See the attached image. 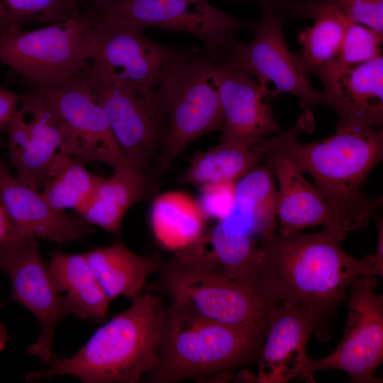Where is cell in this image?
I'll use <instances>...</instances> for the list:
<instances>
[{"instance_id": "1", "label": "cell", "mask_w": 383, "mask_h": 383, "mask_svg": "<svg viewBox=\"0 0 383 383\" xmlns=\"http://www.w3.org/2000/svg\"><path fill=\"white\" fill-rule=\"evenodd\" d=\"M312 124V114L306 109L288 130L263 139L261 144L265 157H284L312 177L331 211L330 223L323 231L340 243L349 233L368 223L372 206L362 187L383 158V131L335 128L327 138L299 142V134L311 128Z\"/></svg>"}, {"instance_id": "2", "label": "cell", "mask_w": 383, "mask_h": 383, "mask_svg": "<svg viewBox=\"0 0 383 383\" xmlns=\"http://www.w3.org/2000/svg\"><path fill=\"white\" fill-rule=\"evenodd\" d=\"M324 231L275 235L264 245L260 282L277 302L296 303L316 321L314 334L326 340L329 320L358 277L378 274L374 257L357 259Z\"/></svg>"}, {"instance_id": "3", "label": "cell", "mask_w": 383, "mask_h": 383, "mask_svg": "<svg viewBox=\"0 0 383 383\" xmlns=\"http://www.w3.org/2000/svg\"><path fill=\"white\" fill-rule=\"evenodd\" d=\"M131 306L99 328L70 357L29 372L27 382L72 375L84 383H134L155 367L164 310L161 296L132 298Z\"/></svg>"}, {"instance_id": "4", "label": "cell", "mask_w": 383, "mask_h": 383, "mask_svg": "<svg viewBox=\"0 0 383 383\" xmlns=\"http://www.w3.org/2000/svg\"><path fill=\"white\" fill-rule=\"evenodd\" d=\"M267 331L218 322L172 300L164 310L157 361L150 379L174 383L208 378L259 361Z\"/></svg>"}, {"instance_id": "5", "label": "cell", "mask_w": 383, "mask_h": 383, "mask_svg": "<svg viewBox=\"0 0 383 383\" xmlns=\"http://www.w3.org/2000/svg\"><path fill=\"white\" fill-rule=\"evenodd\" d=\"M220 63L204 51L170 48L158 90L167 115V131L154 167L162 176L195 140L221 131Z\"/></svg>"}, {"instance_id": "6", "label": "cell", "mask_w": 383, "mask_h": 383, "mask_svg": "<svg viewBox=\"0 0 383 383\" xmlns=\"http://www.w3.org/2000/svg\"><path fill=\"white\" fill-rule=\"evenodd\" d=\"M155 289L223 323L268 327L277 304L259 283L237 279L206 259L194 243L162 263Z\"/></svg>"}, {"instance_id": "7", "label": "cell", "mask_w": 383, "mask_h": 383, "mask_svg": "<svg viewBox=\"0 0 383 383\" xmlns=\"http://www.w3.org/2000/svg\"><path fill=\"white\" fill-rule=\"evenodd\" d=\"M83 8L94 23L192 34L203 42L204 52L219 63L238 42V32L252 26L213 6L209 0H99L91 1Z\"/></svg>"}, {"instance_id": "8", "label": "cell", "mask_w": 383, "mask_h": 383, "mask_svg": "<svg viewBox=\"0 0 383 383\" xmlns=\"http://www.w3.org/2000/svg\"><path fill=\"white\" fill-rule=\"evenodd\" d=\"M94 21L84 9L42 28L21 30L0 40V61L19 74L29 89L79 77L90 63Z\"/></svg>"}, {"instance_id": "9", "label": "cell", "mask_w": 383, "mask_h": 383, "mask_svg": "<svg viewBox=\"0 0 383 383\" xmlns=\"http://www.w3.org/2000/svg\"><path fill=\"white\" fill-rule=\"evenodd\" d=\"M80 77L105 111L128 161L147 176L167 131V111L158 89H131L91 62Z\"/></svg>"}, {"instance_id": "10", "label": "cell", "mask_w": 383, "mask_h": 383, "mask_svg": "<svg viewBox=\"0 0 383 383\" xmlns=\"http://www.w3.org/2000/svg\"><path fill=\"white\" fill-rule=\"evenodd\" d=\"M9 133V156L16 177L38 189L70 157L71 132L36 89L19 95Z\"/></svg>"}, {"instance_id": "11", "label": "cell", "mask_w": 383, "mask_h": 383, "mask_svg": "<svg viewBox=\"0 0 383 383\" xmlns=\"http://www.w3.org/2000/svg\"><path fill=\"white\" fill-rule=\"evenodd\" d=\"M286 19L280 10L262 5V19L252 26V40L246 44L237 42L221 63L250 73L270 97L292 94L309 109L322 103L323 92L310 84L309 74L289 48L283 33Z\"/></svg>"}, {"instance_id": "12", "label": "cell", "mask_w": 383, "mask_h": 383, "mask_svg": "<svg viewBox=\"0 0 383 383\" xmlns=\"http://www.w3.org/2000/svg\"><path fill=\"white\" fill-rule=\"evenodd\" d=\"M376 274L357 278L350 286L348 316L337 348L321 359L309 357L299 377L317 370H339L353 382H380L374 374L383 360V296L377 294Z\"/></svg>"}, {"instance_id": "13", "label": "cell", "mask_w": 383, "mask_h": 383, "mask_svg": "<svg viewBox=\"0 0 383 383\" xmlns=\"http://www.w3.org/2000/svg\"><path fill=\"white\" fill-rule=\"evenodd\" d=\"M36 89L71 132L74 160L101 162L113 170L131 163L105 111L80 76Z\"/></svg>"}, {"instance_id": "14", "label": "cell", "mask_w": 383, "mask_h": 383, "mask_svg": "<svg viewBox=\"0 0 383 383\" xmlns=\"http://www.w3.org/2000/svg\"><path fill=\"white\" fill-rule=\"evenodd\" d=\"M170 50L143 30L113 23H94L89 35L91 64L133 90L158 89Z\"/></svg>"}, {"instance_id": "15", "label": "cell", "mask_w": 383, "mask_h": 383, "mask_svg": "<svg viewBox=\"0 0 383 383\" xmlns=\"http://www.w3.org/2000/svg\"><path fill=\"white\" fill-rule=\"evenodd\" d=\"M3 270L11 280L13 299L40 323L39 336L27 348L28 353L50 362L56 328L65 316H75L74 306L67 295H60L35 239L23 240Z\"/></svg>"}, {"instance_id": "16", "label": "cell", "mask_w": 383, "mask_h": 383, "mask_svg": "<svg viewBox=\"0 0 383 383\" xmlns=\"http://www.w3.org/2000/svg\"><path fill=\"white\" fill-rule=\"evenodd\" d=\"M218 94L223 114L221 142L253 146L281 132L270 96L248 72L220 63Z\"/></svg>"}, {"instance_id": "17", "label": "cell", "mask_w": 383, "mask_h": 383, "mask_svg": "<svg viewBox=\"0 0 383 383\" xmlns=\"http://www.w3.org/2000/svg\"><path fill=\"white\" fill-rule=\"evenodd\" d=\"M0 194L18 235L23 240L43 238L61 245L82 241L94 231L79 215L52 207L38 189L13 176L3 160Z\"/></svg>"}, {"instance_id": "18", "label": "cell", "mask_w": 383, "mask_h": 383, "mask_svg": "<svg viewBox=\"0 0 383 383\" xmlns=\"http://www.w3.org/2000/svg\"><path fill=\"white\" fill-rule=\"evenodd\" d=\"M315 328V318L305 309L278 302L269 321L257 382L284 383L299 377L309 357L306 345Z\"/></svg>"}, {"instance_id": "19", "label": "cell", "mask_w": 383, "mask_h": 383, "mask_svg": "<svg viewBox=\"0 0 383 383\" xmlns=\"http://www.w3.org/2000/svg\"><path fill=\"white\" fill-rule=\"evenodd\" d=\"M323 85L322 103L337 114L335 128L382 127V55L335 74Z\"/></svg>"}, {"instance_id": "20", "label": "cell", "mask_w": 383, "mask_h": 383, "mask_svg": "<svg viewBox=\"0 0 383 383\" xmlns=\"http://www.w3.org/2000/svg\"><path fill=\"white\" fill-rule=\"evenodd\" d=\"M265 160L271 164L278 183L277 217L279 233L287 235L316 226L326 228L331 221L329 207L315 186L306 181L303 172L284 157L267 155Z\"/></svg>"}, {"instance_id": "21", "label": "cell", "mask_w": 383, "mask_h": 383, "mask_svg": "<svg viewBox=\"0 0 383 383\" xmlns=\"http://www.w3.org/2000/svg\"><path fill=\"white\" fill-rule=\"evenodd\" d=\"M203 238L206 255L218 268L237 279L260 284L263 250L252 231L227 217Z\"/></svg>"}, {"instance_id": "22", "label": "cell", "mask_w": 383, "mask_h": 383, "mask_svg": "<svg viewBox=\"0 0 383 383\" xmlns=\"http://www.w3.org/2000/svg\"><path fill=\"white\" fill-rule=\"evenodd\" d=\"M304 17L316 21L299 33L301 48L296 57L306 73H313L323 81L338 69L343 38L349 24L331 4L316 1L306 2Z\"/></svg>"}, {"instance_id": "23", "label": "cell", "mask_w": 383, "mask_h": 383, "mask_svg": "<svg viewBox=\"0 0 383 383\" xmlns=\"http://www.w3.org/2000/svg\"><path fill=\"white\" fill-rule=\"evenodd\" d=\"M84 255L111 301L140 294L147 278L160 272L162 265L158 259L134 253L123 243L97 248Z\"/></svg>"}, {"instance_id": "24", "label": "cell", "mask_w": 383, "mask_h": 383, "mask_svg": "<svg viewBox=\"0 0 383 383\" xmlns=\"http://www.w3.org/2000/svg\"><path fill=\"white\" fill-rule=\"evenodd\" d=\"M207 218L198 201L178 191L157 196L150 213L155 238L174 252L194 244L205 233Z\"/></svg>"}, {"instance_id": "25", "label": "cell", "mask_w": 383, "mask_h": 383, "mask_svg": "<svg viewBox=\"0 0 383 383\" xmlns=\"http://www.w3.org/2000/svg\"><path fill=\"white\" fill-rule=\"evenodd\" d=\"M148 192L147 176L131 163L113 170L104 178L79 214L90 224L117 233L126 212Z\"/></svg>"}, {"instance_id": "26", "label": "cell", "mask_w": 383, "mask_h": 383, "mask_svg": "<svg viewBox=\"0 0 383 383\" xmlns=\"http://www.w3.org/2000/svg\"><path fill=\"white\" fill-rule=\"evenodd\" d=\"M48 269L52 282L60 292H65L81 319H106L111 300L109 299L85 255L61 251L52 254Z\"/></svg>"}, {"instance_id": "27", "label": "cell", "mask_w": 383, "mask_h": 383, "mask_svg": "<svg viewBox=\"0 0 383 383\" xmlns=\"http://www.w3.org/2000/svg\"><path fill=\"white\" fill-rule=\"evenodd\" d=\"M260 142L253 146L220 142L208 151H199L179 181L199 188L216 182H235L264 162L265 150Z\"/></svg>"}, {"instance_id": "28", "label": "cell", "mask_w": 383, "mask_h": 383, "mask_svg": "<svg viewBox=\"0 0 383 383\" xmlns=\"http://www.w3.org/2000/svg\"><path fill=\"white\" fill-rule=\"evenodd\" d=\"M84 164L70 159L43 187L45 201L60 211L74 209L78 214L91 199L104 177L88 171Z\"/></svg>"}, {"instance_id": "29", "label": "cell", "mask_w": 383, "mask_h": 383, "mask_svg": "<svg viewBox=\"0 0 383 383\" xmlns=\"http://www.w3.org/2000/svg\"><path fill=\"white\" fill-rule=\"evenodd\" d=\"M79 10L77 0H0V40L27 23L60 22Z\"/></svg>"}, {"instance_id": "30", "label": "cell", "mask_w": 383, "mask_h": 383, "mask_svg": "<svg viewBox=\"0 0 383 383\" xmlns=\"http://www.w3.org/2000/svg\"><path fill=\"white\" fill-rule=\"evenodd\" d=\"M383 33L365 26L349 24L340 50L338 72L369 62L382 53Z\"/></svg>"}, {"instance_id": "31", "label": "cell", "mask_w": 383, "mask_h": 383, "mask_svg": "<svg viewBox=\"0 0 383 383\" xmlns=\"http://www.w3.org/2000/svg\"><path fill=\"white\" fill-rule=\"evenodd\" d=\"M348 23L383 33V0H348L330 4Z\"/></svg>"}, {"instance_id": "32", "label": "cell", "mask_w": 383, "mask_h": 383, "mask_svg": "<svg viewBox=\"0 0 383 383\" xmlns=\"http://www.w3.org/2000/svg\"><path fill=\"white\" fill-rule=\"evenodd\" d=\"M199 204L207 218L218 221L232 211L235 200V182H221L201 187Z\"/></svg>"}, {"instance_id": "33", "label": "cell", "mask_w": 383, "mask_h": 383, "mask_svg": "<svg viewBox=\"0 0 383 383\" xmlns=\"http://www.w3.org/2000/svg\"><path fill=\"white\" fill-rule=\"evenodd\" d=\"M23 239L18 235L0 194V268L4 269Z\"/></svg>"}, {"instance_id": "34", "label": "cell", "mask_w": 383, "mask_h": 383, "mask_svg": "<svg viewBox=\"0 0 383 383\" xmlns=\"http://www.w3.org/2000/svg\"><path fill=\"white\" fill-rule=\"evenodd\" d=\"M19 95L6 89H0V131L7 129L18 109Z\"/></svg>"}, {"instance_id": "35", "label": "cell", "mask_w": 383, "mask_h": 383, "mask_svg": "<svg viewBox=\"0 0 383 383\" xmlns=\"http://www.w3.org/2000/svg\"><path fill=\"white\" fill-rule=\"evenodd\" d=\"M377 224L378 230V238L377 248L374 255V260L377 265L378 274L382 277L383 274V221L382 218H377Z\"/></svg>"}, {"instance_id": "36", "label": "cell", "mask_w": 383, "mask_h": 383, "mask_svg": "<svg viewBox=\"0 0 383 383\" xmlns=\"http://www.w3.org/2000/svg\"><path fill=\"white\" fill-rule=\"evenodd\" d=\"M237 1H246V0H237ZM255 1L260 2L262 5L263 4L270 5L279 10H280V8L282 7H287V6H289V8L290 9L293 3V1L291 0H255Z\"/></svg>"}, {"instance_id": "37", "label": "cell", "mask_w": 383, "mask_h": 383, "mask_svg": "<svg viewBox=\"0 0 383 383\" xmlns=\"http://www.w3.org/2000/svg\"><path fill=\"white\" fill-rule=\"evenodd\" d=\"M8 340V332L4 324L0 323V352L4 348Z\"/></svg>"}, {"instance_id": "38", "label": "cell", "mask_w": 383, "mask_h": 383, "mask_svg": "<svg viewBox=\"0 0 383 383\" xmlns=\"http://www.w3.org/2000/svg\"><path fill=\"white\" fill-rule=\"evenodd\" d=\"M345 1H348V0H318V1H316V2L319 3V4H334V3H338V2Z\"/></svg>"}, {"instance_id": "39", "label": "cell", "mask_w": 383, "mask_h": 383, "mask_svg": "<svg viewBox=\"0 0 383 383\" xmlns=\"http://www.w3.org/2000/svg\"><path fill=\"white\" fill-rule=\"evenodd\" d=\"M91 1H99V0H91Z\"/></svg>"}]
</instances>
